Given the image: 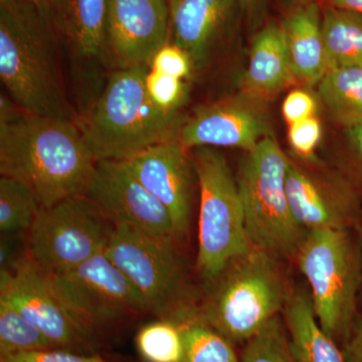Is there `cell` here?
Wrapping results in <instances>:
<instances>
[{"mask_svg":"<svg viewBox=\"0 0 362 362\" xmlns=\"http://www.w3.org/2000/svg\"><path fill=\"white\" fill-rule=\"evenodd\" d=\"M289 156L286 188L293 216L307 230H356L362 223V199L339 169Z\"/></svg>","mask_w":362,"mask_h":362,"instance_id":"7c38bea8","label":"cell"},{"mask_svg":"<svg viewBox=\"0 0 362 362\" xmlns=\"http://www.w3.org/2000/svg\"><path fill=\"white\" fill-rule=\"evenodd\" d=\"M0 78L25 113L77 122L49 8L30 0L0 4Z\"/></svg>","mask_w":362,"mask_h":362,"instance_id":"7a4b0ae2","label":"cell"},{"mask_svg":"<svg viewBox=\"0 0 362 362\" xmlns=\"http://www.w3.org/2000/svg\"><path fill=\"white\" fill-rule=\"evenodd\" d=\"M116 226L86 194L40 209L28 232L30 258L51 275L75 270L110 244Z\"/></svg>","mask_w":362,"mask_h":362,"instance_id":"9c48e42d","label":"cell"},{"mask_svg":"<svg viewBox=\"0 0 362 362\" xmlns=\"http://www.w3.org/2000/svg\"><path fill=\"white\" fill-rule=\"evenodd\" d=\"M175 240L132 226H117L106 250L137 288L148 313L173 322L199 307Z\"/></svg>","mask_w":362,"mask_h":362,"instance_id":"52a82bcc","label":"cell"},{"mask_svg":"<svg viewBox=\"0 0 362 362\" xmlns=\"http://www.w3.org/2000/svg\"><path fill=\"white\" fill-rule=\"evenodd\" d=\"M145 85L150 99L164 111L177 110L185 97V85L182 80L150 69Z\"/></svg>","mask_w":362,"mask_h":362,"instance_id":"f1b7e54d","label":"cell"},{"mask_svg":"<svg viewBox=\"0 0 362 362\" xmlns=\"http://www.w3.org/2000/svg\"><path fill=\"white\" fill-rule=\"evenodd\" d=\"M49 13L71 71L80 116L99 96L110 75L108 0H52Z\"/></svg>","mask_w":362,"mask_h":362,"instance_id":"30bf717a","label":"cell"},{"mask_svg":"<svg viewBox=\"0 0 362 362\" xmlns=\"http://www.w3.org/2000/svg\"><path fill=\"white\" fill-rule=\"evenodd\" d=\"M322 135L320 121L316 117L289 125L288 140L298 158L314 159V152Z\"/></svg>","mask_w":362,"mask_h":362,"instance_id":"4dcf8cb0","label":"cell"},{"mask_svg":"<svg viewBox=\"0 0 362 362\" xmlns=\"http://www.w3.org/2000/svg\"><path fill=\"white\" fill-rule=\"evenodd\" d=\"M342 129L344 153L339 170L349 178L362 199V123Z\"/></svg>","mask_w":362,"mask_h":362,"instance_id":"f546056e","label":"cell"},{"mask_svg":"<svg viewBox=\"0 0 362 362\" xmlns=\"http://www.w3.org/2000/svg\"><path fill=\"white\" fill-rule=\"evenodd\" d=\"M47 349H57L39 328L0 300V356Z\"/></svg>","mask_w":362,"mask_h":362,"instance_id":"4316f807","label":"cell"},{"mask_svg":"<svg viewBox=\"0 0 362 362\" xmlns=\"http://www.w3.org/2000/svg\"><path fill=\"white\" fill-rule=\"evenodd\" d=\"M149 66L117 69L77 124L95 160L125 161L145 150L176 141L185 120L150 99Z\"/></svg>","mask_w":362,"mask_h":362,"instance_id":"3957f363","label":"cell"},{"mask_svg":"<svg viewBox=\"0 0 362 362\" xmlns=\"http://www.w3.org/2000/svg\"><path fill=\"white\" fill-rule=\"evenodd\" d=\"M354 230H310L296 254L311 287L319 325L337 343L349 339L362 288V250Z\"/></svg>","mask_w":362,"mask_h":362,"instance_id":"5b68a950","label":"cell"},{"mask_svg":"<svg viewBox=\"0 0 362 362\" xmlns=\"http://www.w3.org/2000/svg\"><path fill=\"white\" fill-rule=\"evenodd\" d=\"M42 206L23 183L0 177V232L14 235L30 232Z\"/></svg>","mask_w":362,"mask_h":362,"instance_id":"d4e9b609","label":"cell"},{"mask_svg":"<svg viewBox=\"0 0 362 362\" xmlns=\"http://www.w3.org/2000/svg\"><path fill=\"white\" fill-rule=\"evenodd\" d=\"M204 286L199 318L233 343L247 342L280 315L293 292L280 259L254 245Z\"/></svg>","mask_w":362,"mask_h":362,"instance_id":"277c9868","label":"cell"},{"mask_svg":"<svg viewBox=\"0 0 362 362\" xmlns=\"http://www.w3.org/2000/svg\"><path fill=\"white\" fill-rule=\"evenodd\" d=\"M315 111V100L305 90H292L283 102V116L289 125L311 118Z\"/></svg>","mask_w":362,"mask_h":362,"instance_id":"836d02e7","label":"cell"},{"mask_svg":"<svg viewBox=\"0 0 362 362\" xmlns=\"http://www.w3.org/2000/svg\"><path fill=\"white\" fill-rule=\"evenodd\" d=\"M342 354L345 362H362V314L357 315Z\"/></svg>","mask_w":362,"mask_h":362,"instance_id":"e575fe53","label":"cell"},{"mask_svg":"<svg viewBox=\"0 0 362 362\" xmlns=\"http://www.w3.org/2000/svg\"><path fill=\"white\" fill-rule=\"evenodd\" d=\"M328 6L352 9L362 13V0H326Z\"/></svg>","mask_w":362,"mask_h":362,"instance_id":"8d00e7d4","label":"cell"},{"mask_svg":"<svg viewBox=\"0 0 362 362\" xmlns=\"http://www.w3.org/2000/svg\"><path fill=\"white\" fill-rule=\"evenodd\" d=\"M283 314L297 362H345L337 343L319 325L308 293L293 291Z\"/></svg>","mask_w":362,"mask_h":362,"instance_id":"44dd1931","label":"cell"},{"mask_svg":"<svg viewBox=\"0 0 362 362\" xmlns=\"http://www.w3.org/2000/svg\"><path fill=\"white\" fill-rule=\"evenodd\" d=\"M173 1H175V0H168L169 4H171Z\"/></svg>","mask_w":362,"mask_h":362,"instance_id":"60d3db41","label":"cell"},{"mask_svg":"<svg viewBox=\"0 0 362 362\" xmlns=\"http://www.w3.org/2000/svg\"><path fill=\"white\" fill-rule=\"evenodd\" d=\"M0 300L14 307L42 331L54 349L94 354L93 335L71 315L52 285L49 274L32 259L1 271Z\"/></svg>","mask_w":362,"mask_h":362,"instance_id":"4fadbf2b","label":"cell"},{"mask_svg":"<svg viewBox=\"0 0 362 362\" xmlns=\"http://www.w3.org/2000/svg\"><path fill=\"white\" fill-rule=\"evenodd\" d=\"M318 93L340 127L362 123V66L328 70L319 82Z\"/></svg>","mask_w":362,"mask_h":362,"instance_id":"603a6c76","label":"cell"},{"mask_svg":"<svg viewBox=\"0 0 362 362\" xmlns=\"http://www.w3.org/2000/svg\"><path fill=\"white\" fill-rule=\"evenodd\" d=\"M356 233L357 235V238H358L359 243H361V250H362V223H359L358 226L356 228ZM361 298L362 299V288H361Z\"/></svg>","mask_w":362,"mask_h":362,"instance_id":"f35d334b","label":"cell"},{"mask_svg":"<svg viewBox=\"0 0 362 362\" xmlns=\"http://www.w3.org/2000/svg\"><path fill=\"white\" fill-rule=\"evenodd\" d=\"M240 362H297L282 317H274L247 340Z\"/></svg>","mask_w":362,"mask_h":362,"instance_id":"83f0119b","label":"cell"},{"mask_svg":"<svg viewBox=\"0 0 362 362\" xmlns=\"http://www.w3.org/2000/svg\"><path fill=\"white\" fill-rule=\"evenodd\" d=\"M0 362H113L97 354H76L63 349L37 350L0 356Z\"/></svg>","mask_w":362,"mask_h":362,"instance_id":"d6a6232c","label":"cell"},{"mask_svg":"<svg viewBox=\"0 0 362 362\" xmlns=\"http://www.w3.org/2000/svg\"><path fill=\"white\" fill-rule=\"evenodd\" d=\"M269 0H240V6L252 23H256L262 18Z\"/></svg>","mask_w":362,"mask_h":362,"instance_id":"d590c367","label":"cell"},{"mask_svg":"<svg viewBox=\"0 0 362 362\" xmlns=\"http://www.w3.org/2000/svg\"><path fill=\"white\" fill-rule=\"evenodd\" d=\"M322 39L328 70L362 66V13L328 6L322 11Z\"/></svg>","mask_w":362,"mask_h":362,"instance_id":"7402d4cb","label":"cell"},{"mask_svg":"<svg viewBox=\"0 0 362 362\" xmlns=\"http://www.w3.org/2000/svg\"><path fill=\"white\" fill-rule=\"evenodd\" d=\"M233 4V0H175L169 4L173 44L187 52L192 63H201Z\"/></svg>","mask_w":362,"mask_h":362,"instance_id":"ffe728a7","label":"cell"},{"mask_svg":"<svg viewBox=\"0 0 362 362\" xmlns=\"http://www.w3.org/2000/svg\"><path fill=\"white\" fill-rule=\"evenodd\" d=\"M168 0H108L107 39L111 68L150 66L168 44Z\"/></svg>","mask_w":362,"mask_h":362,"instance_id":"9a60e30c","label":"cell"},{"mask_svg":"<svg viewBox=\"0 0 362 362\" xmlns=\"http://www.w3.org/2000/svg\"><path fill=\"white\" fill-rule=\"evenodd\" d=\"M192 164L201 190L197 267L206 285L252 243L237 180L223 154L214 147H197Z\"/></svg>","mask_w":362,"mask_h":362,"instance_id":"ba28073f","label":"cell"},{"mask_svg":"<svg viewBox=\"0 0 362 362\" xmlns=\"http://www.w3.org/2000/svg\"><path fill=\"white\" fill-rule=\"evenodd\" d=\"M308 1H318V0H298V4H302V2H308Z\"/></svg>","mask_w":362,"mask_h":362,"instance_id":"ab89813d","label":"cell"},{"mask_svg":"<svg viewBox=\"0 0 362 362\" xmlns=\"http://www.w3.org/2000/svg\"><path fill=\"white\" fill-rule=\"evenodd\" d=\"M30 1L35 2L37 6L47 7V8H49L52 4V0H30Z\"/></svg>","mask_w":362,"mask_h":362,"instance_id":"74e56055","label":"cell"},{"mask_svg":"<svg viewBox=\"0 0 362 362\" xmlns=\"http://www.w3.org/2000/svg\"><path fill=\"white\" fill-rule=\"evenodd\" d=\"M263 104L242 94L202 107L183 122L178 141L187 150L209 146L251 151L274 136Z\"/></svg>","mask_w":362,"mask_h":362,"instance_id":"2e32d148","label":"cell"},{"mask_svg":"<svg viewBox=\"0 0 362 362\" xmlns=\"http://www.w3.org/2000/svg\"><path fill=\"white\" fill-rule=\"evenodd\" d=\"M49 277L54 291L90 334L128 314L148 313L137 288L106 251L75 270Z\"/></svg>","mask_w":362,"mask_h":362,"instance_id":"8fae6325","label":"cell"},{"mask_svg":"<svg viewBox=\"0 0 362 362\" xmlns=\"http://www.w3.org/2000/svg\"><path fill=\"white\" fill-rule=\"evenodd\" d=\"M321 23L318 1L297 4L280 23L293 74L300 84H319L327 73Z\"/></svg>","mask_w":362,"mask_h":362,"instance_id":"d6986e66","label":"cell"},{"mask_svg":"<svg viewBox=\"0 0 362 362\" xmlns=\"http://www.w3.org/2000/svg\"><path fill=\"white\" fill-rule=\"evenodd\" d=\"M296 83L282 26L268 23L252 40L242 94L265 103Z\"/></svg>","mask_w":362,"mask_h":362,"instance_id":"ac0fdd59","label":"cell"},{"mask_svg":"<svg viewBox=\"0 0 362 362\" xmlns=\"http://www.w3.org/2000/svg\"><path fill=\"white\" fill-rule=\"evenodd\" d=\"M86 195L114 226L177 240L170 214L124 161H98Z\"/></svg>","mask_w":362,"mask_h":362,"instance_id":"5bb4252c","label":"cell"},{"mask_svg":"<svg viewBox=\"0 0 362 362\" xmlns=\"http://www.w3.org/2000/svg\"><path fill=\"white\" fill-rule=\"evenodd\" d=\"M136 347L145 362H182L185 342L180 326L159 319L143 326L136 335Z\"/></svg>","mask_w":362,"mask_h":362,"instance_id":"484cf974","label":"cell"},{"mask_svg":"<svg viewBox=\"0 0 362 362\" xmlns=\"http://www.w3.org/2000/svg\"><path fill=\"white\" fill-rule=\"evenodd\" d=\"M192 59L175 44H166L156 52L150 63V70L183 80L190 75Z\"/></svg>","mask_w":362,"mask_h":362,"instance_id":"1f68e13d","label":"cell"},{"mask_svg":"<svg viewBox=\"0 0 362 362\" xmlns=\"http://www.w3.org/2000/svg\"><path fill=\"white\" fill-rule=\"evenodd\" d=\"M96 160L77 122L32 115L0 98V173L25 185L42 209L85 194Z\"/></svg>","mask_w":362,"mask_h":362,"instance_id":"6da1fadb","label":"cell"},{"mask_svg":"<svg viewBox=\"0 0 362 362\" xmlns=\"http://www.w3.org/2000/svg\"><path fill=\"white\" fill-rule=\"evenodd\" d=\"M289 156L274 136L247 152L235 176L250 242L278 259L295 258L308 230L293 216L287 188Z\"/></svg>","mask_w":362,"mask_h":362,"instance_id":"8992f818","label":"cell"},{"mask_svg":"<svg viewBox=\"0 0 362 362\" xmlns=\"http://www.w3.org/2000/svg\"><path fill=\"white\" fill-rule=\"evenodd\" d=\"M187 152L176 140L156 145L124 161L168 209L177 240L187 235L192 216V180Z\"/></svg>","mask_w":362,"mask_h":362,"instance_id":"e0dca14e","label":"cell"},{"mask_svg":"<svg viewBox=\"0 0 362 362\" xmlns=\"http://www.w3.org/2000/svg\"><path fill=\"white\" fill-rule=\"evenodd\" d=\"M175 323L185 342L182 362H240L233 343L202 320L197 309Z\"/></svg>","mask_w":362,"mask_h":362,"instance_id":"cb8c5ba5","label":"cell"}]
</instances>
